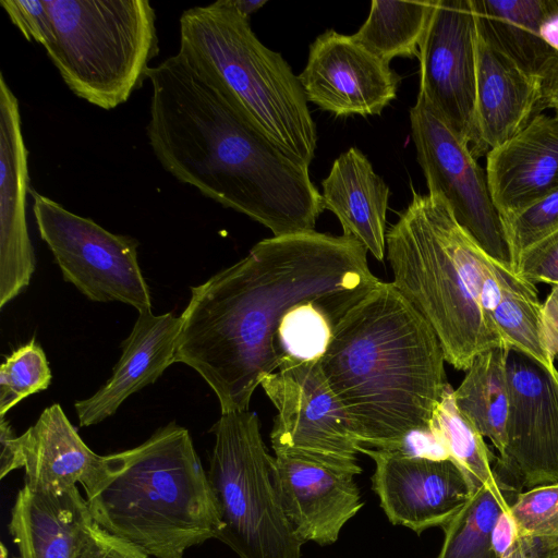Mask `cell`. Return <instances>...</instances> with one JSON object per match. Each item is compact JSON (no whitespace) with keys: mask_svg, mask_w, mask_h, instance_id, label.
I'll return each instance as SVG.
<instances>
[{"mask_svg":"<svg viewBox=\"0 0 558 558\" xmlns=\"http://www.w3.org/2000/svg\"><path fill=\"white\" fill-rule=\"evenodd\" d=\"M51 371L43 348L35 338L14 350L0 367V415L23 399L46 390Z\"/></svg>","mask_w":558,"mask_h":558,"instance_id":"31","label":"cell"},{"mask_svg":"<svg viewBox=\"0 0 558 558\" xmlns=\"http://www.w3.org/2000/svg\"><path fill=\"white\" fill-rule=\"evenodd\" d=\"M180 316L138 312L112 375L92 397L76 401L80 426H92L113 415L131 395L155 383L174 363Z\"/></svg>","mask_w":558,"mask_h":558,"instance_id":"20","label":"cell"},{"mask_svg":"<svg viewBox=\"0 0 558 558\" xmlns=\"http://www.w3.org/2000/svg\"><path fill=\"white\" fill-rule=\"evenodd\" d=\"M210 432L207 476L222 522L217 539L239 558H302L304 542L282 508L257 415L221 413Z\"/></svg>","mask_w":558,"mask_h":558,"instance_id":"8","label":"cell"},{"mask_svg":"<svg viewBox=\"0 0 558 558\" xmlns=\"http://www.w3.org/2000/svg\"><path fill=\"white\" fill-rule=\"evenodd\" d=\"M475 34L471 0L434 1L417 54V96L469 148L475 134Z\"/></svg>","mask_w":558,"mask_h":558,"instance_id":"13","label":"cell"},{"mask_svg":"<svg viewBox=\"0 0 558 558\" xmlns=\"http://www.w3.org/2000/svg\"><path fill=\"white\" fill-rule=\"evenodd\" d=\"M411 136L429 193L440 194L458 223L496 264L515 272V260L486 171L470 148L420 96L410 109Z\"/></svg>","mask_w":558,"mask_h":558,"instance_id":"11","label":"cell"},{"mask_svg":"<svg viewBox=\"0 0 558 558\" xmlns=\"http://www.w3.org/2000/svg\"><path fill=\"white\" fill-rule=\"evenodd\" d=\"M28 151L19 101L0 74V308L28 284L36 268L26 221Z\"/></svg>","mask_w":558,"mask_h":558,"instance_id":"16","label":"cell"},{"mask_svg":"<svg viewBox=\"0 0 558 558\" xmlns=\"http://www.w3.org/2000/svg\"><path fill=\"white\" fill-rule=\"evenodd\" d=\"M0 558H19V556H13L9 553L8 548L3 543L0 545Z\"/></svg>","mask_w":558,"mask_h":558,"instance_id":"44","label":"cell"},{"mask_svg":"<svg viewBox=\"0 0 558 558\" xmlns=\"http://www.w3.org/2000/svg\"><path fill=\"white\" fill-rule=\"evenodd\" d=\"M147 78V137L168 173L274 236L314 230L324 206L310 166L270 141L179 51Z\"/></svg>","mask_w":558,"mask_h":558,"instance_id":"2","label":"cell"},{"mask_svg":"<svg viewBox=\"0 0 558 558\" xmlns=\"http://www.w3.org/2000/svg\"><path fill=\"white\" fill-rule=\"evenodd\" d=\"M486 174L502 219L558 189V116L535 114L486 155Z\"/></svg>","mask_w":558,"mask_h":558,"instance_id":"19","label":"cell"},{"mask_svg":"<svg viewBox=\"0 0 558 558\" xmlns=\"http://www.w3.org/2000/svg\"><path fill=\"white\" fill-rule=\"evenodd\" d=\"M97 525L78 487L52 494L24 484L8 529L19 558H76Z\"/></svg>","mask_w":558,"mask_h":558,"instance_id":"21","label":"cell"},{"mask_svg":"<svg viewBox=\"0 0 558 558\" xmlns=\"http://www.w3.org/2000/svg\"><path fill=\"white\" fill-rule=\"evenodd\" d=\"M497 295L489 320L506 349L521 351L549 371H557L542 339L541 310L534 283L495 263Z\"/></svg>","mask_w":558,"mask_h":558,"instance_id":"26","label":"cell"},{"mask_svg":"<svg viewBox=\"0 0 558 558\" xmlns=\"http://www.w3.org/2000/svg\"><path fill=\"white\" fill-rule=\"evenodd\" d=\"M502 220L517 262L525 250L558 231V189Z\"/></svg>","mask_w":558,"mask_h":558,"instance_id":"33","label":"cell"},{"mask_svg":"<svg viewBox=\"0 0 558 558\" xmlns=\"http://www.w3.org/2000/svg\"><path fill=\"white\" fill-rule=\"evenodd\" d=\"M379 282L367 250L352 238L313 230L264 239L191 288L174 363L206 381L221 413L246 411L257 386L286 357L277 332L292 307L314 302L342 318Z\"/></svg>","mask_w":558,"mask_h":558,"instance_id":"1","label":"cell"},{"mask_svg":"<svg viewBox=\"0 0 558 558\" xmlns=\"http://www.w3.org/2000/svg\"><path fill=\"white\" fill-rule=\"evenodd\" d=\"M340 319L318 303L298 304L283 316L279 325L278 344L284 356L319 361Z\"/></svg>","mask_w":558,"mask_h":558,"instance_id":"30","label":"cell"},{"mask_svg":"<svg viewBox=\"0 0 558 558\" xmlns=\"http://www.w3.org/2000/svg\"><path fill=\"white\" fill-rule=\"evenodd\" d=\"M445 362L428 323L380 281L335 325L319 365L357 441L398 453L412 432L429 427L448 386Z\"/></svg>","mask_w":558,"mask_h":558,"instance_id":"3","label":"cell"},{"mask_svg":"<svg viewBox=\"0 0 558 558\" xmlns=\"http://www.w3.org/2000/svg\"><path fill=\"white\" fill-rule=\"evenodd\" d=\"M0 4L27 40H35L45 49L53 43V23L46 0H1Z\"/></svg>","mask_w":558,"mask_h":558,"instance_id":"34","label":"cell"},{"mask_svg":"<svg viewBox=\"0 0 558 558\" xmlns=\"http://www.w3.org/2000/svg\"><path fill=\"white\" fill-rule=\"evenodd\" d=\"M386 251L392 284L432 327L446 362L468 371L476 355L502 344L482 303L495 262L440 194L413 192L386 233Z\"/></svg>","mask_w":558,"mask_h":558,"instance_id":"5","label":"cell"},{"mask_svg":"<svg viewBox=\"0 0 558 558\" xmlns=\"http://www.w3.org/2000/svg\"><path fill=\"white\" fill-rule=\"evenodd\" d=\"M19 437L24 484L38 492L60 494L80 484L85 493L96 484L108 462V454H97L84 442L58 403L46 408Z\"/></svg>","mask_w":558,"mask_h":558,"instance_id":"22","label":"cell"},{"mask_svg":"<svg viewBox=\"0 0 558 558\" xmlns=\"http://www.w3.org/2000/svg\"><path fill=\"white\" fill-rule=\"evenodd\" d=\"M515 274L532 283L558 284V231L521 253Z\"/></svg>","mask_w":558,"mask_h":558,"instance_id":"35","label":"cell"},{"mask_svg":"<svg viewBox=\"0 0 558 558\" xmlns=\"http://www.w3.org/2000/svg\"><path fill=\"white\" fill-rule=\"evenodd\" d=\"M501 558H558V537L519 536Z\"/></svg>","mask_w":558,"mask_h":558,"instance_id":"39","label":"cell"},{"mask_svg":"<svg viewBox=\"0 0 558 558\" xmlns=\"http://www.w3.org/2000/svg\"><path fill=\"white\" fill-rule=\"evenodd\" d=\"M76 558H150L97 525Z\"/></svg>","mask_w":558,"mask_h":558,"instance_id":"36","label":"cell"},{"mask_svg":"<svg viewBox=\"0 0 558 558\" xmlns=\"http://www.w3.org/2000/svg\"><path fill=\"white\" fill-rule=\"evenodd\" d=\"M434 1L373 0L368 16L352 37L389 63L396 57H414Z\"/></svg>","mask_w":558,"mask_h":558,"instance_id":"28","label":"cell"},{"mask_svg":"<svg viewBox=\"0 0 558 558\" xmlns=\"http://www.w3.org/2000/svg\"><path fill=\"white\" fill-rule=\"evenodd\" d=\"M541 329L544 348L551 362L558 355V284L551 291L541 310Z\"/></svg>","mask_w":558,"mask_h":558,"instance_id":"37","label":"cell"},{"mask_svg":"<svg viewBox=\"0 0 558 558\" xmlns=\"http://www.w3.org/2000/svg\"><path fill=\"white\" fill-rule=\"evenodd\" d=\"M556 4H557V8H558V0H556Z\"/></svg>","mask_w":558,"mask_h":558,"instance_id":"45","label":"cell"},{"mask_svg":"<svg viewBox=\"0 0 558 558\" xmlns=\"http://www.w3.org/2000/svg\"><path fill=\"white\" fill-rule=\"evenodd\" d=\"M0 478L11 472L23 469V456L20 437L13 434L12 427L4 417L0 420Z\"/></svg>","mask_w":558,"mask_h":558,"instance_id":"38","label":"cell"},{"mask_svg":"<svg viewBox=\"0 0 558 558\" xmlns=\"http://www.w3.org/2000/svg\"><path fill=\"white\" fill-rule=\"evenodd\" d=\"M429 426L447 449L449 460L464 474L471 494L497 480L493 466L497 458L489 451L476 427L458 410L449 384Z\"/></svg>","mask_w":558,"mask_h":558,"instance_id":"29","label":"cell"},{"mask_svg":"<svg viewBox=\"0 0 558 558\" xmlns=\"http://www.w3.org/2000/svg\"><path fill=\"white\" fill-rule=\"evenodd\" d=\"M507 349L489 348L474 357L461 385L453 390L458 410L488 437L499 454L506 445L509 411Z\"/></svg>","mask_w":558,"mask_h":558,"instance_id":"25","label":"cell"},{"mask_svg":"<svg viewBox=\"0 0 558 558\" xmlns=\"http://www.w3.org/2000/svg\"><path fill=\"white\" fill-rule=\"evenodd\" d=\"M518 537L517 525L508 509L500 515L493 532L492 549L494 557L501 558L510 553Z\"/></svg>","mask_w":558,"mask_h":558,"instance_id":"40","label":"cell"},{"mask_svg":"<svg viewBox=\"0 0 558 558\" xmlns=\"http://www.w3.org/2000/svg\"><path fill=\"white\" fill-rule=\"evenodd\" d=\"M496 473L497 480L471 494L464 506L441 527L444 542L437 558H495L492 549L494 529L520 493V487Z\"/></svg>","mask_w":558,"mask_h":558,"instance_id":"27","label":"cell"},{"mask_svg":"<svg viewBox=\"0 0 558 558\" xmlns=\"http://www.w3.org/2000/svg\"><path fill=\"white\" fill-rule=\"evenodd\" d=\"M266 0H232L240 13L250 19V15L266 4Z\"/></svg>","mask_w":558,"mask_h":558,"instance_id":"43","label":"cell"},{"mask_svg":"<svg viewBox=\"0 0 558 558\" xmlns=\"http://www.w3.org/2000/svg\"><path fill=\"white\" fill-rule=\"evenodd\" d=\"M375 462L372 488L393 525L416 534L445 526L471 496L461 470L449 459L432 460L361 447Z\"/></svg>","mask_w":558,"mask_h":558,"instance_id":"15","label":"cell"},{"mask_svg":"<svg viewBox=\"0 0 558 558\" xmlns=\"http://www.w3.org/2000/svg\"><path fill=\"white\" fill-rule=\"evenodd\" d=\"M509 513L519 536L558 537V483L520 492Z\"/></svg>","mask_w":558,"mask_h":558,"instance_id":"32","label":"cell"},{"mask_svg":"<svg viewBox=\"0 0 558 558\" xmlns=\"http://www.w3.org/2000/svg\"><path fill=\"white\" fill-rule=\"evenodd\" d=\"M475 134L470 146L474 158L486 156L517 135L535 116L542 100L537 77L475 34Z\"/></svg>","mask_w":558,"mask_h":558,"instance_id":"18","label":"cell"},{"mask_svg":"<svg viewBox=\"0 0 558 558\" xmlns=\"http://www.w3.org/2000/svg\"><path fill=\"white\" fill-rule=\"evenodd\" d=\"M179 52L278 147L311 165L317 131L299 76L260 43L232 0L184 11Z\"/></svg>","mask_w":558,"mask_h":558,"instance_id":"6","label":"cell"},{"mask_svg":"<svg viewBox=\"0 0 558 558\" xmlns=\"http://www.w3.org/2000/svg\"><path fill=\"white\" fill-rule=\"evenodd\" d=\"M307 101L337 117L376 116L396 98L399 75L352 35L329 29L310 46L298 75Z\"/></svg>","mask_w":558,"mask_h":558,"instance_id":"14","label":"cell"},{"mask_svg":"<svg viewBox=\"0 0 558 558\" xmlns=\"http://www.w3.org/2000/svg\"><path fill=\"white\" fill-rule=\"evenodd\" d=\"M506 445L494 466L525 488L558 483V371L507 349Z\"/></svg>","mask_w":558,"mask_h":558,"instance_id":"12","label":"cell"},{"mask_svg":"<svg viewBox=\"0 0 558 558\" xmlns=\"http://www.w3.org/2000/svg\"><path fill=\"white\" fill-rule=\"evenodd\" d=\"M542 87V100L538 113L543 109H553L558 116V58L547 68L539 78Z\"/></svg>","mask_w":558,"mask_h":558,"instance_id":"41","label":"cell"},{"mask_svg":"<svg viewBox=\"0 0 558 558\" xmlns=\"http://www.w3.org/2000/svg\"><path fill=\"white\" fill-rule=\"evenodd\" d=\"M277 409L270 433L275 454L305 459L356 476L362 445L329 387L319 361L286 356L260 384Z\"/></svg>","mask_w":558,"mask_h":558,"instance_id":"9","label":"cell"},{"mask_svg":"<svg viewBox=\"0 0 558 558\" xmlns=\"http://www.w3.org/2000/svg\"><path fill=\"white\" fill-rule=\"evenodd\" d=\"M54 40L46 52L66 86L105 110L124 104L159 52L147 0H46Z\"/></svg>","mask_w":558,"mask_h":558,"instance_id":"7","label":"cell"},{"mask_svg":"<svg viewBox=\"0 0 558 558\" xmlns=\"http://www.w3.org/2000/svg\"><path fill=\"white\" fill-rule=\"evenodd\" d=\"M542 35L549 45L558 50V12L544 24Z\"/></svg>","mask_w":558,"mask_h":558,"instance_id":"42","label":"cell"},{"mask_svg":"<svg viewBox=\"0 0 558 558\" xmlns=\"http://www.w3.org/2000/svg\"><path fill=\"white\" fill-rule=\"evenodd\" d=\"M85 497L102 530L153 558H184L222 529L207 471L189 430L175 422L108 454Z\"/></svg>","mask_w":558,"mask_h":558,"instance_id":"4","label":"cell"},{"mask_svg":"<svg viewBox=\"0 0 558 558\" xmlns=\"http://www.w3.org/2000/svg\"><path fill=\"white\" fill-rule=\"evenodd\" d=\"M478 35L525 73L542 77L558 50L542 35L556 0H471Z\"/></svg>","mask_w":558,"mask_h":558,"instance_id":"24","label":"cell"},{"mask_svg":"<svg viewBox=\"0 0 558 558\" xmlns=\"http://www.w3.org/2000/svg\"><path fill=\"white\" fill-rule=\"evenodd\" d=\"M275 485L284 513L304 542L335 544L363 507L353 475L287 454H275Z\"/></svg>","mask_w":558,"mask_h":558,"instance_id":"17","label":"cell"},{"mask_svg":"<svg viewBox=\"0 0 558 558\" xmlns=\"http://www.w3.org/2000/svg\"><path fill=\"white\" fill-rule=\"evenodd\" d=\"M324 209L336 215L343 235L359 241L378 260L386 253L389 186L356 147L342 153L322 182Z\"/></svg>","mask_w":558,"mask_h":558,"instance_id":"23","label":"cell"},{"mask_svg":"<svg viewBox=\"0 0 558 558\" xmlns=\"http://www.w3.org/2000/svg\"><path fill=\"white\" fill-rule=\"evenodd\" d=\"M32 196L39 235L65 281L94 302L116 301L138 312L151 310L136 239L112 233L37 192Z\"/></svg>","mask_w":558,"mask_h":558,"instance_id":"10","label":"cell"}]
</instances>
